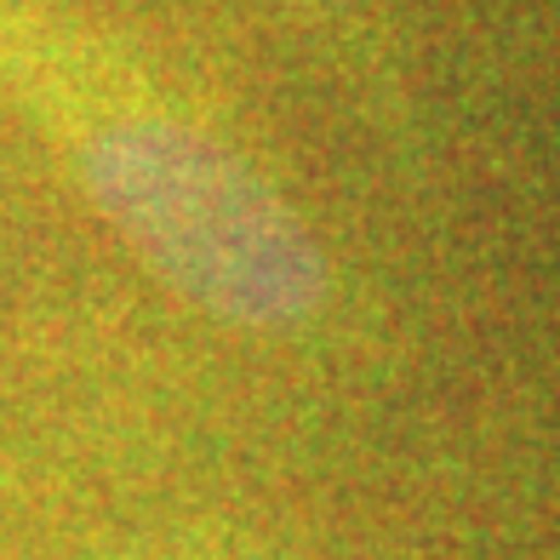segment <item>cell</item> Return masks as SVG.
Instances as JSON below:
<instances>
[{
	"label": "cell",
	"mask_w": 560,
	"mask_h": 560,
	"mask_svg": "<svg viewBox=\"0 0 560 560\" xmlns=\"http://www.w3.org/2000/svg\"><path fill=\"white\" fill-rule=\"evenodd\" d=\"M7 74L58 115L97 207L184 292L246 320H287L315 298V258L298 229L212 149L166 120L97 109L35 69Z\"/></svg>",
	"instance_id": "obj_1"
}]
</instances>
